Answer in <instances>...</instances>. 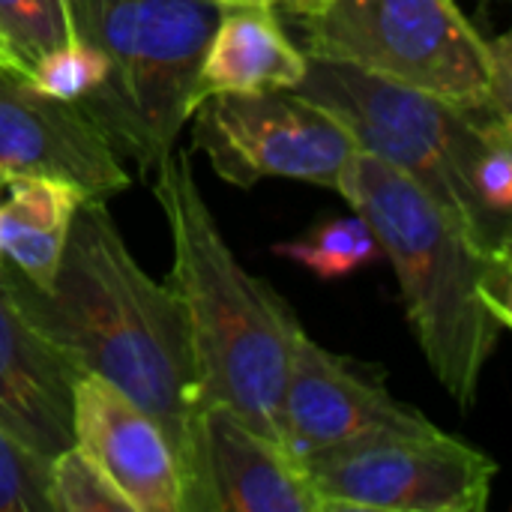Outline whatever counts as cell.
Masks as SVG:
<instances>
[{
    "mask_svg": "<svg viewBox=\"0 0 512 512\" xmlns=\"http://www.w3.org/2000/svg\"><path fill=\"white\" fill-rule=\"evenodd\" d=\"M81 369L12 297L0 264V426L45 459L72 444Z\"/></svg>",
    "mask_w": 512,
    "mask_h": 512,
    "instance_id": "13",
    "label": "cell"
},
{
    "mask_svg": "<svg viewBox=\"0 0 512 512\" xmlns=\"http://www.w3.org/2000/svg\"><path fill=\"white\" fill-rule=\"evenodd\" d=\"M51 177L108 201L132 186L129 168L75 105L42 93L18 66L0 60V183Z\"/></svg>",
    "mask_w": 512,
    "mask_h": 512,
    "instance_id": "10",
    "label": "cell"
},
{
    "mask_svg": "<svg viewBox=\"0 0 512 512\" xmlns=\"http://www.w3.org/2000/svg\"><path fill=\"white\" fill-rule=\"evenodd\" d=\"M192 512H318L303 465L222 405L198 417Z\"/></svg>",
    "mask_w": 512,
    "mask_h": 512,
    "instance_id": "12",
    "label": "cell"
},
{
    "mask_svg": "<svg viewBox=\"0 0 512 512\" xmlns=\"http://www.w3.org/2000/svg\"><path fill=\"white\" fill-rule=\"evenodd\" d=\"M3 273L27 318L42 327L81 372L126 393L165 432L183 477V512L198 480L201 390L180 297L150 279L129 252L105 201L84 198L45 291Z\"/></svg>",
    "mask_w": 512,
    "mask_h": 512,
    "instance_id": "1",
    "label": "cell"
},
{
    "mask_svg": "<svg viewBox=\"0 0 512 512\" xmlns=\"http://www.w3.org/2000/svg\"><path fill=\"white\" fill-rule=\"evenodd\" d=\"M75 39L108 60L102 84L75 102L120 159L150 174L201 102L198 72L222 6L210 0H66Z\"/></svg>",
    "mask_w": 512,
    "mask_h": 512,
    "instance_id": "4",
    "label": "cell"
},
{
    "mask_svg": "<svg viewBox=\"0 0 512 512\" xmlns=\"http://www.w3.org/2000/svg\"><path fill=\"white\" fill-rule=\"evenodd\" d=\"M105 72H108V60L102 57V51L84 39H75L45 54L30 69V81L54 99L81 102L102 84Z\"/></svg>",
    "mask_w": 512,
    "mask_h": 512,
    "instance_id": "19",
    "label": "cell"
},
{
    "mask_svg": "<svg viewBox=\"0 0 512 512\" xmlns=\"http://www.w3.org/2000/svg\"><path fill=\"white\" fill-rule=\"evenodd\" d=\"M294 90L336 114L363 153L411 177L474 243L504 252L489 243L468 186L483 129L501 114L462 108L357 66L318 57H309L306 75Z\"/></svg>",
    "mask_w": 512,
    "mask_h": 512,
    "instance_id": "6",
    "label": "cell"
},
{
    "mask_svg": "<svg viewBox=\"0 0 512 512\" xmlns=\"http://www.w3.org/2000/svg\"><path fill=\"white\" fill-rule=\"evenodd\" d=\"M303 51L512 120V39H483L453 0H327Z\"/></svg>",
    "mask_w": 512,
    "mask_h": 512,
    "instance_id": "5",
    "label": "cell"
},
{
    "mask_svg": "<svg viewBox=\"0 0 512 512\" xmlns=\"http://www.w3.org/2000/svg\"><path fill=\"white\" fill-rule=\"evenodd\" d=\"M189 120L216 174L243 189L279 177L336 192L360 153L348 126L297 90L210 93Z\"/></svg>",
    "mask_w": 512,
    "mask_h": 512,
    "instance_id": "8",
    "label": "cell"
},
{
    "mask_svg": "<svg viewBox=\"0 0 512 512\" xmlns=\"http://www.w3.org/2000/svg\"><path fill=\"white\" fill-rule=\"evenodd\" d=\"M75 42L66 0H0V45L30 78V69L60 45Z\"/></svg>",
    "mask_w": 512,
    "mask_h": 512,
    "instance_id": "17",
    "label": "cell"
},
{
    "mask_svg": "<svg viewBox=\"0 0 512 512\" xmlns=\"http://www.w3.org/2000/svg\"><path fill=\"white\" fill-rule=\"evenodd\" d=\"M303 471L318 512H483L498 465L429 423L336 444Z\"/></svg>",
    "mask_w": 512,
    "mask_h": 512,
    "instance_id": "7",
    "label": "cell"
},
{
    "mask_svg": "<svg viewBox=\"0 0 512 512\" xmlns=\"http://www.w3.org/2000/svg\"><path fill=\"white\" fill-rule=\"evenodd\" d=\"M72 444L108 474L135 512H183V477L165 432L93 372H81L75 384Z\"/></svg>",
    "mask_w": 512,
    "mask_h": 512,
    "instance_id": "11",
    "label": "cell"
},
{
    "mask_svg": "<svg viewBox=\"0 0 512 512\" xmlns=\"http://www.w3.org/2000/svg\"><path fill=\"white\" fill-rule=\"evenodd\" d=\"M336 192L390 258L432 375L459 408H474L483 369L512 321V252L474 243L411 177L363 150Z\"/></svg>",
    "mask_w": 512,
    "mask_h": 512,
    "instance_id": "2",
    "label": "cell"
},
{
    "mask_svg": "<svg viewBox=\"0 0 512 512\" xmlns=\"http://www.w3.org/2000/svg\"><path fill=\"white\" fill-rule=\"evenodd\" d=\"M306 63V51L291 42L273 9H225L198 72L201 99L210 93L294 90Z\"/></svg>",
    "mask_w": 512,
    "mask_h": 512,
    "instance_id": "14",
    "label": "cell"
},
{
    "mask_svg": "<svg viewBox=\"0 0 512 512\" xmlns=\"http://www.w3.org/2000/svg\"><path fill=\"white\" fill-rule=\"evenodd\" d=\"M276 255L303 264L318 279H342L369 261L381 258V243L360 213L333 216L309 228L291 243L273 246Z\"/></svg>",
    "mask_w": 512,
    "mask_h": 512,
    "instance_id": "16",
    "label": "cell"
},
{
    "mask_svg": "<svg viewBox=\"0 0 512 512\" xmlns=\"http://www.w3.org/2000/svg\"><path fill=\"white\" fill-rule=\"evenodd\" d=\"M327 0H282V9H288L291 15L303 18V15H312L324 6Z\"/></svg>",
    "mask_w": 512,
    "mask_h": 512,
    "instance_id": "21",
    "label": "cell"
},
{
    "mask_svg": "<svg viewBox=\"0 0 512 512\" xmlns=\"http://www.w3.org/2000/svg\"><path fill=\"white\" fill-rule=\"evenodd\" d=\"M0 60H6V63H12V57L6 54V48H3V45H0ZM12 66H15V63H12Z\"/></svg>",
    "mask_w": 512,
    "mask_h": 512,
    "instance_id": "23",
    "label": "cell"
},
{
    "mask_svg": "<svg viewBox=\"0 0 512 512\" xmlns=\"http://www.w3.org/2000/svg\"><path fill=\"white\" fill-rule=\"evenodd\" d=\"M48 465L0 426V512H51Z\"/></svg>",
    "mask_w": 512,
    "mask_h": 512,
    "instance_id": "20",
    "label": "cell"
},
{
    "mask_svg": "<svg viewBox=\"0 0 512 512\" xmlns=\"http://www.w3.org/2000/svg\"><path fill=\"white\" fill-rule=\"evenodd\" d=\"M429 423L423 411L390 393L378 366L333 354L303 330L279 402V444L300 465L321 450L372 432Z\"/></svg>",
    "mask_w": 512,
    "mask_h": 512,
    "instance_id": "9",
    "label": "cell"
},
{
    "mask_svg": "<svg viewBox=\"0 0 512 512\" xmlns=\"http://www.w3.org/2000/svg\"><path fill=\"white\" fill-rule=\"evenodd\" d=\"M0 204V261L45 291L60 264L84 192L51 177H15Z\"/></svg>",
    "mask_w": 512,
    "mask_h": 512,
    "instance_id": "15",
    "label": "cell"
},
{
    "mask_svg": "<svg viewBox=\"0 0 512 512\" xmlns=\"http://www.w3.org/2000/svg\"><path fill=\"white\" fill-rule=\"evenodd\" d=\"M222 9H240V6H258V9H276L282 6V0H210Z\"/></svg>",
    "mask_w": 512,
    "mask_h": 512,
    "instance_id": "22",
    "label": "cell"
},
{
    "mask_svg": "<svg viewBox=\"0 0 512 512\" xmlns=\"http://www.w3.org/2000/svg\"><path fill=\"white\" fill-rule=\"evenodd\" d=\"M150 174L171 234L168 285L186 312L201 408L222 405L279 441V402L303 327L231 252L189 153L174 147Z\"/></svg>",
    "mask_w": 512,
    "mask_h": 512,
    "instance_id": "3",
    "label": "cell"
},
{
    "mask_svg": "<svg viewBox=\"0 0 512 512\" xmlns=\"http://www.w3.org/2000/svg\"><path fill=\"white\" fill-rule=\"evenodd\" d=\"M48 501L51 512H135L108 474L75 444L48 465Z\"/></svg>",
    "mask_w": 512,
    "mask_h": 512,
    "instance_id": "18",
    "label": "cell"
}]
</instances>
